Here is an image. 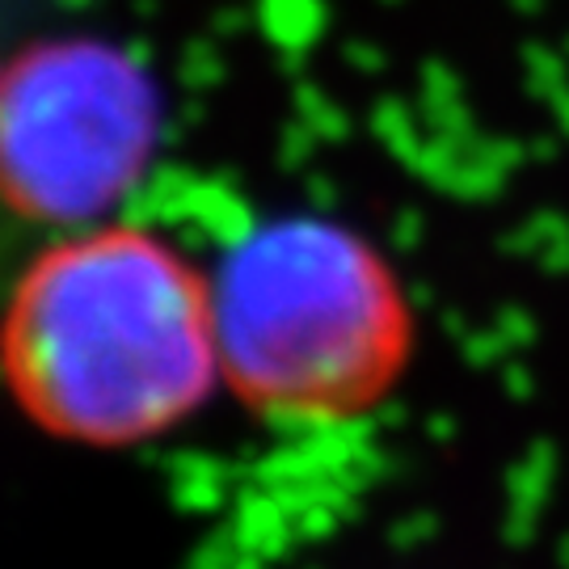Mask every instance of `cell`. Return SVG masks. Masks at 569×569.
Masks as SVG:
<instances>
[{
    "mask_svg": "<svg viewBox=\"0 0 569 569\" xmlns=\"http://www.w3.org/2000/svg\"><path fill=\"white\" fill-rule=\"evenodd\" d=\"M220 385L270 422H355L413 355L409 291L363 232L279 216L228 244L211 270Z\"/></svg>",
    "mask_w": 569,
    "mask_h": 569,
    "instance_id": "7a4b0ae2",
    "label": "cell"
},
{
    "mask_svg": "<svg viewBox=\"0 0 569 569\" xmlns=\"http://www.w3.org/2000/svg\"><path fill=\"white\" fill-rule=\"evenodd\" d=\"M157 143L161 89L119 42L60 34L0 68V203L34 224H106Z\"/></svg>",
    "mask_w": 569,
    "mask_h": 569,
    "instance_id": "3957f363",
    "label": "cell"
},
{
    "mask_svg": "<svg viewBox=\"0 0 569 569\" xmlns=\"http://www.w3.org/2000/svg\"><path fill=\"white\" fill-rule=\"evenodd\" d=\"M0 380L56 439H157L220 385L211 274L148 228H77L13 287L0 317Z\"/></svg>",
    "mask_w": 569,
    "mask_h": 569,
    "instance_id": "6da1fadb",
    "label": "cell"
}]
</instances>
